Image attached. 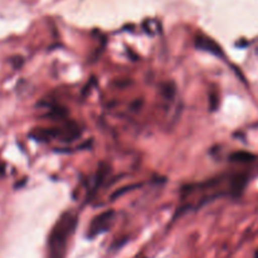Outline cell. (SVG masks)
Masks as SVG:
<instances>
[{
    "label": "cell",
    "instance_id": "5b68a950",
    "mask_svg": "<svg viewBox=\"0 0 258 258\" xmlns=\"http://www.w3.org/2000/svg\"><path fill=\"white\" fill-rule=\"evenodd\" d=\"M3 168H4V166H3V165H0V174L3 173Z\"/></svg>",
    "mask_w": 258,
    "mask_h": 258
},
{
    "label": "cell",
    "instance_id": "8992f818",
    "mask_svg": "<svg viewBox=\"0 0 258 258\" xmlns=\"http://www.w3.org/2000/svg\"><path fill=\"white\" fill-rule=\"evenodd\" d=\"M256 258H258V252H257V254H256Z\"/></svg>",
    "mask_w": 258,
    "mask_h": 258
},
{
    "label": "cell",
    "instance_id": "7a4b0ae2",
    "mask_svg": "<svg viewBox=\"0 0 258 258\" xmlns=\"http://www.w3.org/2000/svg\"><path fill=\"white\" fill-rule=\"evenodd\" d=\"M113 217H115L113 211H106L103 213L96 216L93 218L92 223H91L90 228H88V237L90 238H95L96 236L107 231L111 224H112Z\"/></svg>",
    "mask_w": 258,
    "mask_h": 258
},
{
    "label": "cell",
    "instance_id": "277c9868",
    "mask_svg": "<svg viewBox=\"0 0 258 258\" xmlns=\"http://www.w3.org/2000/svg\"><path fill=\"white\" fill-rule=\"evenodd\" d=\"M231 159L233 161H239V163H249V161H253L256 158H254V155L246 153V151H238V153L232 154Z\"/></svg>",
    "mask_w": 258,
    "mask_h": 258
},
{
    "label": "cell",
    "instance_id": "3957f363",
    "mask_svg": "<svg viewBox=\"0 0 258 258\" xmlns=\"http://www.w3.org/2000/svg\"><path fill=\"white\" fill-rule=\"evenodd\" d=\"M196 45H197V48H199V49L211 52L212 54L218 55V57L223 55V50H222V48L219 47V45L217 44L213 39H209V38H207V37L197 38Z\"/></svg>",
    "mask_w": 258,
    "mask_h": 258
},
{
    "label": "cell",
    "instance_id": "6da1fadb",
    "mask_svg": "<svg viewBox=\"0 0 258 258\" xmlns=\"http://www.w3.org/2000/svg\"><path fill=\"white\" fill-rule=\"evenodd\" d=\"M76 224H77V217L71 212H66L58 219L48 241V258L66 257L68 239L72 236Z\"/></svg>",
    "mask_w": 258,
    "mask_h": 258
}]
</instances>
